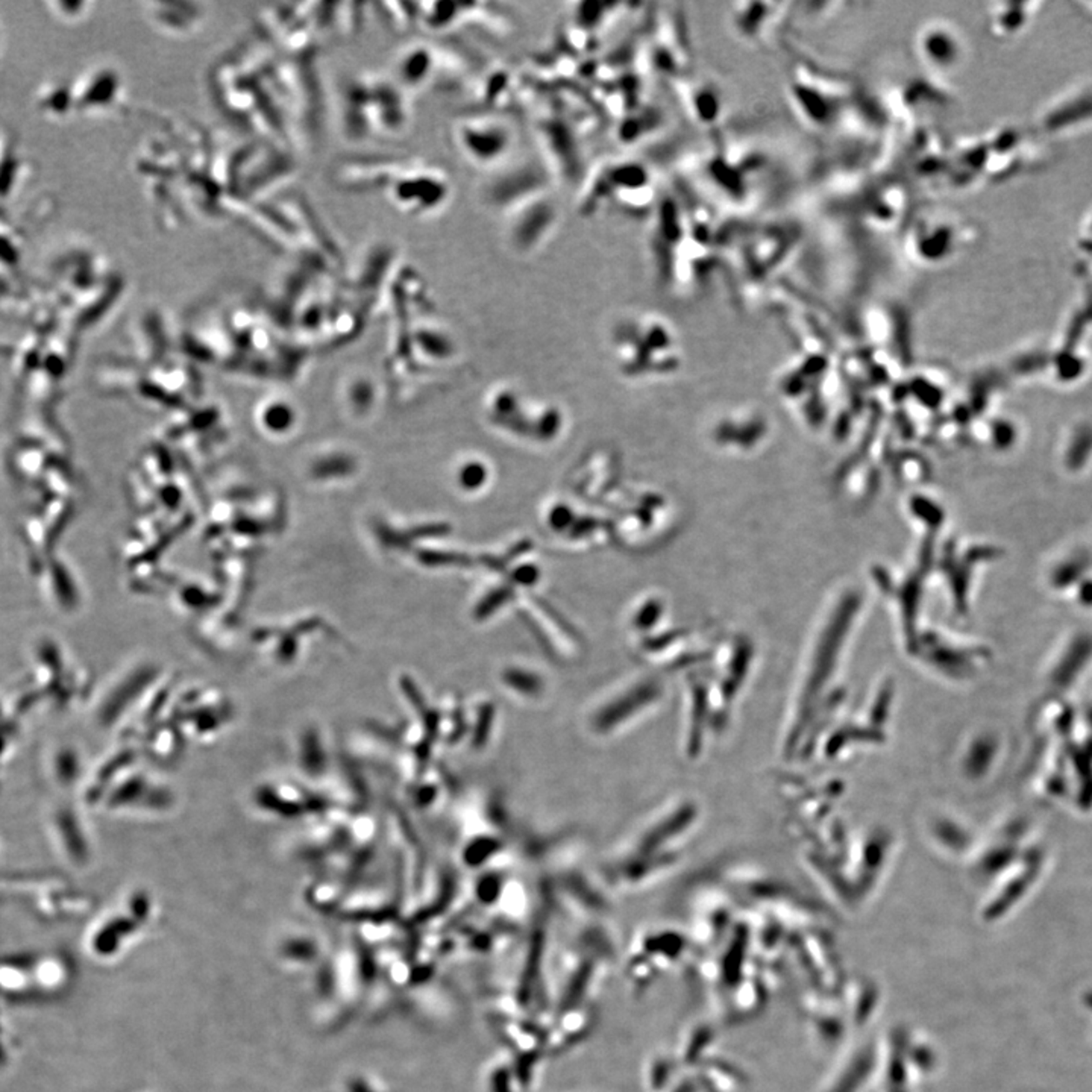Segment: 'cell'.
Here are the masks:
<instances>
[{
  "mask_svg": "<svg viewBox=\"0 0 1092 1092\" xmlns=\"http://www.w3.org/2000/svg\"><path fill=\"white\" fill-rule=\"evenodd\" d=\"M654 185L650 169L632 160L606 162L587 181L585 195L579 197L581 213H597L607 202L619 208L642 213L654 203Z\"/></svg>",
  "mask_w": 1092,
  "mask_h": 1092,
  "instance_id": "cell-1",
  "label": "cell"
},
{
  "mask_svg": "<svg viewBox=\"0 0 1092 1092\" xmlns=\"http://www.w3.org/2000/svg\"><path fill=\"white\" fill-rule=\"evenodd\" d=\"M453 142L460 156L480 169L500 168L513 154L516 128L506 114L472 111L455 120Z\"/></svg>",
  "mask_w": 1092,
  "mask_h": 1092,
  "instance_id": "cell-2",
  "label": "cell"
},
{
  "mask_svg": "<svg viewBox=\"0 0 1092 1092\" xmlns=\"http://www.w3.org/2000/svg\"><path fill=\"white\" fill-rule=\"evenodd\" d=\"M388 197L400 213L412 217L437 215L453 197V181L434 166H402L387 184Z\"/></svg>",
  "mask_w": 1092,
  "mask_h": 1092,
  "instance_id": "cell-3",
  "label": "cell"
},
{
  "mask_svg": "<svg viewBox=\"0 0 1092 1092\" xmlns=\"http://www.w3.org/2000/svg\"><path fill=\"white\" fill-rule=\"evenodd\" d=\"M965 227L955 217L941 213L919 215L906 234V254L913 263L935 269L949 263L961 252Z\"/></svg>",
  "mask_w": 1092,
  "mask_h": 1092,
  "instance_id": "cell-4",
  "label": "cell"
},
{
  "mask_svg": "<svg viewBox=\"0 0 1092 1092\" xmlns=\"http://www.w3.org/2000/svg\"><path fill=\"white\" fill-rule=\"evenodd\" d=\"M504 215L508 245L524 255L544 248L560 222V209L549 189L514 203Z\"/></svg>",
  "mask_w": 1092,
  "mask_h": 1092,
  "instance_id": "cell-5",
  "label": "cell"
},
{
  "mask_svg": "<svg viewBox=\"0 0 1092 1092\" xmlns=\"http://www.w3.org/2000/svg\"><path fill=\"white\" fill-rule=\"evenodd\" d=\"M913 54L925 76L941 81L961 69L967 44L957 26L945 18H930L915 32Z\"/></svg>",
  "mask_w": 1092,
  "mask_h": 1092,
  "instance_id": "cell-6",
  "label": "cell"
},
{
  "mask_svg": "<svg viewBox=\"0 0 1092 1092\" xmlns=\"http://www.w3.org/2000/svg\"><path fill=\"white\" fill-rule=\"evenodd\" d=\"M795 111L815 129L835 126L845 111V96L839 84L815 73H798L789 87Z\"/></svg>",
  "mask_w": 1092,
  "mask_h": 1092,
  "instance_id": "cell-7",
  "label": "cell"
},
{
  "mask_svg": "<svg viewBox=\"0 0 1092 1092\" xmlns=\"http://www.w3.org/2000/svg\"><path fill=\"white\" fill-rule=\"evenodd\" d=\"M783 2H738L731 5L730 23L734 36L746 44H764L786 16Z\"/></svg>",
  "mask_w": 1092,
  "mask_h": 1092,
  "instance_id": "cell-8",
  "label": "cell"
},
{
  "mask_svg": "<svg viewBox=\"0 0 1092 1092\" xmlns=\"http://www.w3.org/2000/svg\"><path fill=\"white\" fill-rule=\"evenodd\" d=\"M681 99L691 119L699 126L713 128L724 113V95L711 79L681 78Z\"/></svg>",
  "mask_w": 1092,
  "mask_h": 1092,
  "instance_id": "cell-9",
  "label": "cell"
},
{
  "mask_svg": "<svg viewBox=\"0 0 1092 1092\" xmlns=\"http://www.w3.org/2000/svg\"><path fill=\"white\" fill-rule=\"evenodd\" d=\"M443 55L427 44H414L400 55L396 75L400 87L410 90H424L437 72L442 69Z\"/></svg>",
  "mask_w": 1092,
  "mask_h": 1092,
  "instance_id": "cell-10",
  "label": "cell"
}]
</instances>
